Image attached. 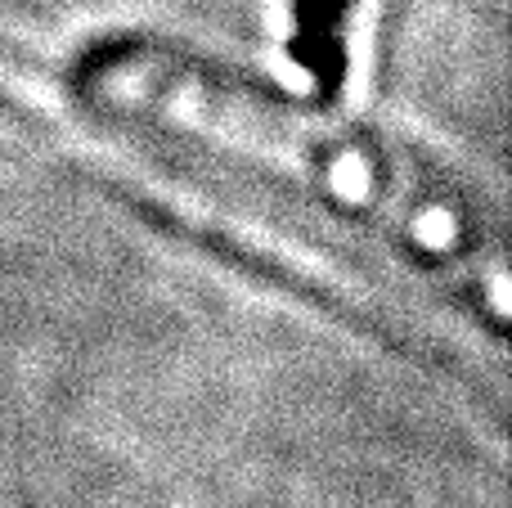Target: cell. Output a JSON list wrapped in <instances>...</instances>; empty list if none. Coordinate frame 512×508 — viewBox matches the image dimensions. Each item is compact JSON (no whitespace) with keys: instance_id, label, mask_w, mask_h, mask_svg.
I'll return each mask as SVG.
<instances>
[{"instance_id":"6da1fadb","label":"cell","mask_w":512,"mask_h":508,"mask_svg":"<svg viewBox=\"0 0 512 508\" xmlns=\"http://www.w3.org/2000/svg\"><path fill=\"white\" fill-rule=\"evenodd\" d=\"M77 95L198 176L256 189L373 275H409L504 329V239L432 158L333 108H306L230 63L153 36H108L72 68Z\"/></svg>"}]
</instances>
